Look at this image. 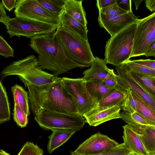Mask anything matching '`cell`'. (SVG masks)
<instances>
[{
    "mask_svg": "<svg viewBox=\"0 0 155 155\" xmlns=\"http://www.w3.org/2000/svg\"><path fill=\"white\" fill-rule=\"evenodd\" d=\"M38 2L48 11L60 17L64 11L66 0H38Z\"/></svg>",
    "mask_w": 155,
    "mask_h": 155,
    "instance_id": "cell-27",
    "label": "cell"
},
{
    "mask_svg": "<svg viewBox=\"0 0 155 155\" xmlns=\"http://www.w3.org/2000/svg\"><path fill=\"white\" fill-rule=\"evenodd\" d=\"M146 6L150 11L155 12V0H146Z\"/></svg>",
    "mask_w": 155,
    "mask_h": 155,
    "instance_id": "cell-43",
    "label": "cell"
},
{
    "mask_svg": "<svg viewBox=\"0 0 155 155\" xmlns=\"http://www.w3.org/2000/svg\"><path fill=\"white\" fill-rule=\"evenodd\" d=\"M14 104L18 105L28 116L30 115L29 104L28 92L22 87L15 84L11 88Z\"/></svg>",
    "mask_w": 155,
    "mask_h": 155,
    "instance_id": "cell-23",
    "label": "cell"
},
{
    "mask_svg": "<svg viewBox=\"0 0 155 155\" xmlns=\"http://www.w3.org/2000/svg\"><path fill=\"white\" fill-rule=\"evenodd\" d=\"M128 155H142L133 152H130Z\"/></svg>",
    "mask_w": 155,
    "mask_h": 155,
    "instance_id": "cell-47",
    "label": "cell"
},
{
    "mask_svg": "<svg viewBox=\"0 0 155 155\" xmlns=\"http://www.w3.org/2000/svg\"><path fill=\"white\" fill-rule=\"evenodd\" d=\"M118 84L126 90L129 88L155 112V98L131 75L125 63L116 66Z\"/></svg>",
    "mask_w": 155,
    "mask_h": 155,
    "instance_id": "cell-11",
    "label": "cell"
},
{
    "mask_svg": "<svg viewBox=\"0 0 155 155\" xmlns=\"http://www.w3.org/2000/svg\"><path fill=\"white\" fill-rule=\"evenodd\" d=\"M118 5L123 9L127 12H132L131 0H117Z\"/></svg>",
    "mask_w": 155,
    "mask_h": 155,
    "instance_id": "cell-38",
    "label": "cell"
},
{
    "mask_svg": "<svg viewBox=\"0 0 155 155\" xmlns=\"http://www.w3.org/2000/svg\"><path fill=\"white\" fill-rule=\"evenodd\" d=\"M0 88V123L2 124L10 119V111L7 93L2 80Z\"/></svg>",
    "mask_w": 155,
    "mask_h": 155,
    "instance_id": "cell-25",
    "label": "cell"
},
{
    "mask_svg": "<svg viewBox=\"0 0 155 155\" xmlns=\"http://www.w3.org/2000/svg\"><path fill=\"white\" fill-rule=\"evenodd\" d=\"M59 26L73 34L88 41L87 27L64 11L60 17Z\"/></svg>",
    "mask_w": 155,
    "mask_h": 155,
    "instance_id": "cell-18",
    "label": "cell"
},
{
    "mask_svg": "<svg viewBox=\"0 0 155 155\" xmlns=\"http://www.w3.org/2000/svg\"><path fill=\"white\" fill-rule=\"evenodd\" d=\"M146 150L150 154L155 152V127L149 126L139 136Z\"/></svg>",
    "mask_w": 155,
    "mask_h": 155,
    "instance_id": "cell-26",
    "label": "cell"
},
{
    "mask_svg": "<svg viewBox=\"0 0 155 155\" xmlns=\"http://www.w3.org/2000/svg\"><path fill=\"white\" fill-rule=\"evenodd\" d=\"M126 90L127 91V94L122 104L121 109L130 114L136 112L137 103L133 97L132 91L129 88Z\"/></svg>",
    "mask_w": 155,
    "mask_h": 155,
    "instance_id": "cell-31",
    "label": "cell"
},
{
    "mask_svg": "<svg viewBox=\"0 0 155 155\" xmlns=\"http://www.w3.org/2000/svg\"><path fill=\"white\" fill-rule=\"evenodd\" d=\"M82 0H66L64 11L85 27L87 21L86 14L82 5Z\"/></svg>",
    "mask_w": 155,
    "mask_h": 155,
    "instance_id": "cell-21",
    "label": "cell"
},
{
    "mask_svg": "<svg viewBox=\"0 0 155 155\" xmlns=\"http://www.w3.org/2000/svg\"><path fill=\"white\" fill-rule=\"evenodd\" d=\"M130 71L132 76L155 98V88L152 85L150 77Z\"/></svg>",
    "mask_w": 155,
    "mask_h": 155,
    "instance_id": "cell-29",
    "label": "cell"
},
{
    "mask_svg": "<svg viewBox=\"0 0 155 155\" xmlns=\"http://www.w3.org/2000/svg\"><path fill=\"white\" fill-rule=\"evenodd\" d=\"M133 62L148 66L155 70V60L150 59L132 60Z\"/></svg>",
    "mask_w": 155,
    "mask_h": 155,
    "instance_id": "cell-39",
    "label": "cell"
},
{
    "mask_svg": "<svg viewBox=\"0 0 155 155\" xmlns=\"http://www.w3.org/2000/svg\"><path fill=\"white\" fill-rule=\"evenodd\" d=\"M0 155H10L3 150H1L0 151Z\"/></svg>",
    "mask_w": 155,
    "mask_h": 155,
    "instance_id": "cell-46",
    "label": "cell"
},
{
    "mask_svg": "<svg viewBox=\"0 0 155 155\" xmlns=\"http://www.w3.org/2000/svg\"><path fill=\"white\" fill-rule=\"evenodd\" d=\"M150 155H155V152H153L150 154Z\"/></svg>",
    "mask_w": 155,
    "mask_h": 155,
    "instance_id": "cell-48",
    "label": "cell"
},
{
    "mask_svg": "<svg viewBox=\"0 0 155 155\" xmlns=\"http://www.w3.org/2000/svg\"><path fill=\"white\" fill-rule=\"evenodd\" d=\"M99 11L104 14L113 15H122L128 12L121 8L117 2L114 4Z\"/></svg>",
    "mask_w": 155,
    "mask_h": 155,
    "instance_id": "cell-35",
    "label": "cell"
},
{
    "mask_svg": "<svg viewBox=\"0 0 155 155\" xmlns=\"http://www.w3.org/2000/svg\"><path fill=\"white\" fill-rule=\"evenodd\" d=\"M2 80L11 75H16L24 84L41 86L54 82L58 77L44 70L38 58L33 54L13 62L1 71Z\"/></svg>",
    "mask_w": 155,
    "mask_h": 155,
    "instance_id": "cell-3",
    "label": "cell"
},
{
    "mask_svg": "<svg viewBox=\"0 0 155 155\" xmlns=\"http://www.w3.org/2000/svg\"><path fill=\"white\" fill-rule=\"evenodd\" d=\"M117 2V0H97L96 6L99 10L111 5Z\"/></svg>",
    "mask_w": 155,
    "mask_h": 155,
    "instance_id": "cell-40",
    "label": "cell"
},
{
    "mask_svg": "<svg viewBox=\"0 0 155 155\" xmlns=\"http://www.w3.org/2000/svg\"><path fill=\"white\" fill-rule=\"evenodd\" d=\"M29 106L34 114L42 109L53 112L71 114H78L76 102L64 88L62 78L54 82L41 86L26 84Z\"/></svg>",
    "mask_w": 155,
    "mask_h": 155,
    "instance_id": "cell-1",
    "label": "cell"
},
{
    "mask_svg": "<svg viewBox=\"0 0 155 155\" xmlns=\"http://www.w3.org/2000/svg\"><path fill=\"white\" fill-rule=\"evenodd\" d=\"M16 17L28 19L57 26L60 18L43 7L38 0H20L14 10Z\"/></svg>",
    "mask_w": 155,
    "mask_h": 155,
    "instance_id": "cell-10",
    "label": "cell"
},
{
    "mask_svg": "<svg viewBox=\"0 0 155 155\" xmlns=\"http://www.w3.org/2000/svg\"><path fill=\"white\" fill-rule=\"evenodd\" d=\"M7 32L10 38L23 36L28 38L54 33L57 26L17 17H9L6 25Z\"/></svg>",
    "mask_w": 155,
    "mask_h": 155,
    "instance_id": "cell-7",
    "label": "cell"
},
{
    "mask_svg": "<svg viewBox=\"0 0 155 155\" xmlns=\"http://www.w3.org/2000/svg\"><path fill=\"white\" fill-rule=\"evenodd\" d=\"M86 84L89 94L97 104L113 90L108 88L102 80H97L86 82Z\"/></svg>",
    "mask_w": 155,
    "mask_h": 155,
    "instance_id": "cell-22",
    "label": "cell"
},
{
    "mask_svg": "<svg viewBox=\"0 0 155 155\" xmlns=\"http://www.w3.org/2000/svg\"><path fill=\"white\" fill-rule=\"evenodd\" d=\"M54 33L31 38L29 46L38 54L41 67L52 72L57 77L73 69L86 67L68 57L61 45L56 41Z\"/></svg>",
    "mask_w": 155,
    "mask_h": 155,
    "instance_id": "cell-2",
    "label": "cell"
},
{
    "mask_svg": "<svg viewBox=\"0 0 155 155\" xmlns=\"http://www.w3.org/2000/svg\"><path fill=\"white\" fill-rule=\"evenodd\" d=\"M120 118L127 123L130 128L139 136L142 135L146 128L151 126L140 114H132L124 111L120 113Z\"/></svg>",
    "mask_w": 155,
    "mask_h": 155,
    "instance_id": "cell-19",
    "label": "cell"
},
{
    "mask_svg": "<svg viewBox=\"0 0 155 155\" xmlns=\"http://www.w3.org/2000/svg\"><path fill=\"white\" fill-rule=\"evenodd\" d=\"M155 40V12L138 19L135 39L130 58L144 55L149 46Z\"/></svg>",
    "mask_w": 155,
    "mask_h": 155,
    "instance_id": "cell-9",
    "label": "cell"
},
{
    "mask_svg": "<svg viewBox=\"0 0 155 155\" xmlns=\"http://www.w3.org/2000/svg\"><path fill=\"white\" fill-rule=\"evenodd\" d=\"M35 119L45 130L69 129L78 131L84 127V118L78 114H71L40 109L34 114Z\"/></svg>",
    "mask_w": 155,
    "mask_h": 155,
    "instance_id": "cell-6",
    "label": "cell"
},
{
    "mask_svg": "<svg viewBox=\"0 0 155 155\" xmlns=\"http://www.w3.org/2000/svg\"><path fill=\"white\" fill-rule=\"evenodd\" d=\"M43 151L32 142H27L18 155H43Z\"/></svg>",
    "mask_w": 155,
    "mask_h": 155,
    "instance_id": "cell-33",
    "label": "cell"
},
{
    "mask_svg": "<svg viewBox=\"0 0 155 155\" xmlns=\"http://www.w3.org/2000/svg\"><path fill=\"white\" fill-rule=\"evenodd\" d=\"M57 41L66 55L76 63L89 67L95 59L90 44L86 41L59 26L54 33Z\"/></svg>",
    "mask_w": 155,
    "mask_h": 155,
    "instance_id": "cell-5",
    "label": "cell"
},
{
    "mask_svg": "<svg viewBox=\"0 0 155 155\" xmlns=\"http://www.w3.org/2000/svg\"><path fill=\"white\" fill-rule=\"evenodd\" d=\"M13 112V119L17 125L21 128L25 127L28 123V116L17 104H14Z\"/></svg>",
    "mask_w": 155,
    "mask_h": 155,
    "instance_id": "cell-32",
    "label": "cell"
},
{
    "mask_svg": "<svg viewBox=\"0 0 155 155\" xmlns=\"http://www.w3.org/2000/svg\"><path fill=\"white\" fill-rule=\"evenodd\" d=\"M119 144L107 136L98 133L86 139L74 151L80 154H96L110 150Z\"/></svg>",
    "mask_w": 155,
    "mask_h": 155,
    "instance_id": "cell-13",
    "label": "cell"
},
{
    "mask_svg": "<svg viewBox=\"0 0 155 155\" xmlns=\"http://www.w3.org/2000/svg\"><path fill=\"white\" fill-rule=\"evenodd\" d=\"M143 0H133V1L134 2L136 9L137 10L140 4V3L141 2L143 1Z\"/></svg>",
    "mask_w": 155,
    "mask_h": 155,
    "instance_id": "cell-44",
    "label": "cell"
},
{
    "mask_svg": "<svg viewBox=\"0 0 155 155\" xmlns=\"http://www.w3.org/2000/svg\"><path fill=\"white\" fill-rule=\"evenodd\" d=\"M153 86L155 88V78L150 77Z\"/></svg>",
    "mask_w": 155,
    "mask_h": 155,
    "instance_id": "cell-45",
    "label": "cell"
},
{
    "mask_svg": "<svg viewBox=\"0 0 155 155\" xmlns=\"http://www.w3.org/2000/svg\"><path fill=\"white\" fill-rule=\"evenodd\" d=\"M131 152L124 143L117 146L102 153L89 155H83L77 153L74 151L70 152V155H128Z\"/></svg>",
    "mask_w": 155,
    "mask_h": 155,
    "instance_id": "cell-30",
    "label": "cell"
},
{
    "mask_svg": "<svg viewBox=\"0 0 155 155\" xmlns=\"http://www.w3.org/2000/svg\"><path fill=\"white\" fill-rule=\"evenodd\" d=\"M137 22L111 37L106 42L104 59L107 64L117 66L130 60L135 39Z\"/></svg>",
    "mask_w": 155,
    "mask_h": 155,
    "instance_id": "cell-4",
    "label": "cell"
},
{
    "mask_svg": "<svg viewBox=\"0 0 155 155\" xmlns=\"http://www.w3.org/2000/svg\"><path fill=\"white\" fill-rule=\"evenodd\" d=\"M132 93L137 102V112L141 115L151 126L155 127V112L132 91Z\"/></svg>",
    "mask_w": 155,
    "mask_h": 155,
    "instance_id": "cell-24",
    "label": "cell"
},
{
    "mask_svg": "<svg viewBox=\"0 0 155 155\" xmlns=\"http://www.w3.org/2000/svg\"><path fill=\"white\" fill-rule=\"evenodd\" d=\"M63 85L75 100L78 114L83 115L96 107L97 104L89 94L83 78H62Z\"/></svg>",
    "mask_w": 155,
    "mask_h": 155,
    "instance_id": "cell-8",
    "label": "cell"
},
{
    "mask_svg": "<svg viewBox=\"0 0 155 155\" xmlns=\"http://www.w3.org/2000/svg\"><path fill=\"white\" fill-rule=\"evenodd\" d=\"M124 143L131 152L142 155H150L146 150L139 135L128 124L123 126Z\"/></svg>",
    "mask_w": 155,
    "mask_h": 155,
    "instance_id": "cell-17",
    "label": "cell"
},
{
    "mask_svg": "<svg viewBox=\"0 0 155 155\" xmlns=\"http://www.w3.org/2000/svg\"><path fill=\"white\" fill-rule=\"evenodd\" d=\"M52 130V134L48 137L49 140L47 145V150L50 154L67 141L76 132L69 129H57Z\"/></svg>",
    "mask_w": 155,
    "mask_h": 155,
    "instance_id": "cell-20",
    "label": "cell"
},
{
    "mask_svg": "<svg viewBox=\"0 0 155 155\" xmlns=\"http://www.w3.org/2000/svg\"><path fill=\"white\" fill-rule=\"evenodd\" d=\"M124 63L130 71L149 77L155 78V70L151 68L135 63L130 60Z\"/></svg>",
    "mask_w": 155,
    "mask_h": 155,
    "instance_id": "cell-28",
    "label": "cell"
},
{
    "mask_svg": "<svg viewBox=\"0 0 155 155\" xmlns=\"http://www.w3.org/2000/svg\"><path fill=\"white\" fill-rule=\"evenodd\" d=\"M0 55L7 58L14 57V50L2 35H0Z\"/></svg>",
    "mask_w": 155,
    "mask_h": 155,
    "instance_id": "cell-34",
    "label": "cell"
},
{
    "mask_svg": "<svg viewBox=\"0 0 155 155\" xmlns=\"http://www.w3.org/2000/svg\"><path fill=\"white\" fill-rule=\"evenodd\" d=\"M127 94V90L117 85L98 104L96 107L84 114L83 117H85L96 111L114 106H117L121 108Z\"/></svg>",
    "mask_w": 155,
    "mask_h": 155,
    "instance_id": "cell-14",
    "label": "cell"
},
{
    "mask_svg": "<svg viewBox=\"0 0 155 155\" xmlns=\"http://www.w3.org/2000/svg\"><path fill=\"white\" fill-rule=\"evenodd\" d=\"M107 64L104 59L97 57H95L90 68L84 71L82 78L85 82L97 80L103 81L112 70L109 68L107 67Z\"/></svg>",
    "mask_w": 155,
    "mask_h": 155,
    "instance_id": "cell-15",
    "label": "cell"
},
{
    "mask_svg": "<svg viewBox=\"0 0 155 155\" xmlns=\"http://www.w3.org/2000/svg\"><path fill=\"white\" fill-rule=\"evenodd\" d=\"M144 55L146 57H155V40L149 46Z\"/></svg>",
    "mask_w": 155,
    "mask_h": 155,
    "instance_id": "cell-42",
    "label": "cell"
},
{
    "mask_svg": "<svg viewBox=\"0 0 155 155\" xmlns=\"http://www.w3.org/2000/svg\"><path fill=\"white\" fill-rule=\"evenodd\" d=\"M103 81L109 88L114 89L118 85L117 75L115 74L113 69Z\"/></svg>",
    "mask_w": 155,
    "mask_h": 155,
    "instance_id": "cell-36",
    "label": "cell"
},
{
    "mask_svg": "<svg viewBox=\"0 0 155 155\" xmlns=\"http://www.w3.org/2000/svg\"><path fill=\"white\" fill-rule=\"evenodd\" d=\"M20 0H2V2L4 7L10 12L18 6Z\"/></svg>",
    "mask_w": 155,
    "mask_h": 155,
    "instance_id": "cell-37",
    "label": "cell"
},
{
    "mask_svg": "<svg viewBox=\"0 0 155 155\" xmlns=\"http://www.w3.org/2000/svg\"><path fill=\"white\" fill-rule=\"evenodd\" d=\"M138 18L132 12L117 15H110L99 11L98 21L100 27L105 29L112 37L132 23Z\"/></svg>",
    "mask_w": 155,
    "mask_h": 155,
    "instance_id": "cell-12",
    "label": "cell"
},
{
    "mask_svg": "<svg viewBox=\"0 0 155 155\" xmlns=\"http://www.w3.org/2000/svg\"><path fill=\"white\" fill-rule=\"evenodd\" d=\"M0 22L6 26L9 17L7 15L5 8L1 1L0 2Z\"/></svg>",
    "mask_w": 155,
    "mask_h": 155,
    "instance_id": "cell-41",
    "label": "cell"
},
{
    "mask_svg": "<svg viewBox=\"0 0 155 155\" xmlns=\"http://www.w3.org/2000/svg\"><path fill=\"white\" fill-rule=\"evenodd\" d=\"M121 108L117 106H114L96 111L84 117L86 122L90 126H97L107 121L120 118Z\"/></svg>",
    "mask_w": 155,
    "mask_h": 155,
    "instance_id": "cell-16",
    "label": "cell"
}]
</instances>
